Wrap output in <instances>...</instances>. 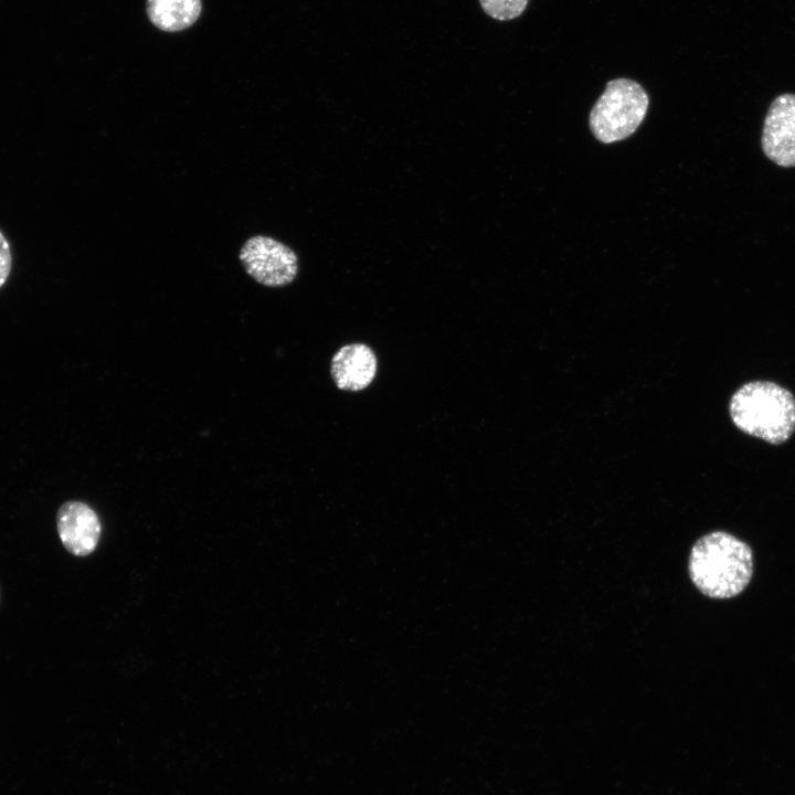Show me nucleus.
I'll use <instances>...</instances> for the list:
<instances>
[{"instance_id":"obj_1","label":"nucleus","mask_w":795,"mask_h":795,"mask_svg":"<svg viewBox=\"0 0 795 795\" xmlns=\"http://www.w3.org/2000/svg\"><path fill=\"white\" fill-rule=\"evenodd\" d=\"M753 573L751 548L724 531H713L696 541L689 555V575L695 586L711 598L740 594Z\"/></svg>"},{"instance_id":"obj_2","label":"nucleus","mask_w":795,"mask_h":795,"mask_svg":"<svg viewBox=\"0 0 795 795\" xmlns=\"http://www.w3.org/2000/svg\"><path fill=\"white\" fill-rule=\"evenodd\" d=\"M729 411L738 428L771 444L786 442L795 431V398L774 382L742 385L732 395Z\"/></svg>"},{"instance_id":"obj_3","label":"nucleus","mask_w":795,"mask_h":795,"mask_svg":"<svg viewBox=\"0 0 795 795\" xmlns=\"http://www.w3.org/2000/svg\"><path fill=\"white\" fill-rule=\"evenodd\" d=\"M649 99L640 84L628 78L607 82L590 114V127L602 142L629 137L645 118Z\"/></svg>"},{"instance_id":"obj_4","label":"nucleus","mask_w":795,"mask_h":795,"mask_svg":"<svg viewBox=\"0 0 795 795\" xmlns=\"http://www.w3.org/2000/svg\"><path fill=\"white\" fill-rule=\"evenodd\" d=\"M239 258L245 272L266 287H283L290 284L298 274L296 253L279 241L255 235L242 245Z\"/></svg>"},{"instance_id":"obj_5","label":"nucleus","mask_w":795,"mask_h":795,"mask_svg":"<svg viewBox=\"0 0 795 795\" xmlns=\"http://www.w3.org/2000/svg\"><path fill=\"white\" fill-rule=\"evenodd\" d=\"M761 147L775 165L795 167V94H781L770 104L763 123Z\"/></svg>"},{"instance_id":"obj_6","label":"nucleus","mask_w":795,"mask_h":795,"mask_svg":"<svg viewBox=\"0 0 795 795\" xmlns=\"http://www.w3.org/2000/svg\"><path fill=\"white\" fill-rule=\"evenodd\" d=\"M56 529L62 544L71 554L86 556L97 548L102 524L91 506L71 500L60 506Z\"/></svg>"},{"instance_id":"obj_7","label":"nucleus","mask_w":795,"mask_h":795,"mask_svg":"<svg viewBox=\"0 0 795 795\" xmlns=\"http://www.w3.org/2000/svg\"><path fill=\"white\" fill-rule=\"evenodd\" d=\"M377 371V356L365 343L342 346L331 359V377L340 390L360 391L365 389L374 380Z\"/></svg>"},{"instance_id":"obj_8","label":"nucleus","mask_w":795,"mask_h":795,"mask_svg":"<svg viewBox=\"0 0 795 795\" xmlns=\"http://www.w3.org/2000/svg\"><path fill=\"white\" fill-rule=\"evenodd\" d=\"M147 14L155 26L177 32L192 25L199 18L201 0H147Z\"/></svg>"},{"instance_id":"obj_9","label":"nucleus","mask_w":795,"mask_h":795,"mask_svg":"<svg viewBox=\"0 0 795 795\" xmlns=\"http://www.w3.org/2000/svg\"><path fill=\"white\" fill-rule=\"evenodd\" d=\"M479 2L489 17L499 21H507L521 15L529 0H479Z\"/></svg>"},{"instance_id":"obj_10","label":"nucleus","mask_w":795,"mask_h":795,"mask_svg":"<svg viewBox=\"0 0 795 795\" xmlns=\"http://www.w3.org/2000/svg\"><path fill=\"white\" fill-rule=\"evenodd\" d=\"M12 269L11 246L4 234L0 231V288L6 284Z\"/></svg>"}]
</instances>
